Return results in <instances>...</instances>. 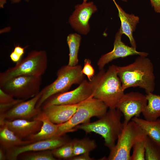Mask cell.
Instances as JSON below:
<instances>
[{
    "label": "cell",
    "mask_w": 160,
    "mask_h": 160,
    "mask_svg": "<svg viewBox=\"0 0 160 160\" xmlns=\"http://www.w3.org/2000/svg\"><path fill=\"white\" fill-rule=\"evenodd\" d=\"M109 109L98 120L80 124L75 129L82 130L87 134L94 132L101 135L105 146L110 150L115 145L124 124L121 121V113L116 108Z\"/></svg>",
    "instance_id": "3"
},
{
    "label": "cell",
    "mask_w": 160,
    "mask_h": 160,
    "mask_svg": "<svg viewBox=\"0 0 160 160\" xmlns=\"http://www.w3.org/2000/svg\"><path fill=\"white\" fill-rule=\"evenodd\" d=\"M4 124L21 139L27 137L38 132L42 126V122L38 120L30 121L18 119L12 121L4 120L0 123Z\"/></svg>",
    "instance_id": "15"
},
{
    "label": "cell",
    "mask_w": 160,
    "mask_h": 160,
    "mask_svg": "<svg viewBox=\"0 0 160 160\" xmlns=\"http://www.w3.org/2000/svg\"><path fill=\"white\" fill-rule=\"evenodd\" d=\"M78 104L53 105L42 109V111L53 123L60 124L70 119L76 111Z\"/></svg>",
    "instance_id": "16"
},
{
    "label": "cell",
    "mask_w": 160,
    "mask_h": 160,
    "mask_svg": "<svg viewBox=\"0 0 160 160\" xmlns=\"http://www.w3.org/2000/svg\"><path fill=\"white\" fill-rule=\"evenodd\" d=\"M118 72V66L113 65L106 71L100 70L91 81L93 97L103 102L109 108H116L124 94Z\"/></svg>",
    "instance_id": "2"
},
{
    "label": "cell",
    "mask_w": 160,
    "mask_h": 160,
    "mask_svg": "<svg viewBox=\"0 0 160 160\" xmlns=\"http://www.w3.org/2000/svg\"><path fill=\"white\" fill-rule=\"evenodd\" d=\"M25 48H23L19 45L16 46L13 50L17 54L22 57L24 53Z\"/></svg>",
    "instance_id": "33"
},
{
    "label": "cell",
    "mask_w": 160,
    "mask_h": 160,
    "mask_svg": "<svg viewBox=\"0 0 160 160\" xmlns=\"http://www.w3.org/2000/svg\"><path fill=\"white\" fill-rule=\"evenodd\" d=\"M94 159L90 156L89 153H85L73 156L70 160H92Z\"/></svg>",
    "instance_id": "30"
},
{
    "label": "cell",
    "mask_w": 160,
    "mask_h": 160,
    "mask_svg": "<svg viewBox=\"0 0 160 160\" xmlns=\"http://www.w3.org/2000/svg\"><path fill=\"white\" fill-rule=\"evenodd\" d=\"M82 69L80 65L70 66L67 65L62 66L57 72L56 79L41 90V96L36 108H40L44 101L51 96L68 91L74 84H80L84 76L81 72Z\"/></svg>",
    "instance_id": "5"
},
{
    "label": "cell",
    "mask_w": 160,
    "mask_h": 160,
    "mask_svg": "<svg viewBox=\"0 0 160 160\" xmlns=\"http://www.w3.org/2000/svg\"><path fill=\"white\" fill-rule=\"evenodd\" d=\"M51 151L55 158L70 160L73 156L72 140H69L63 145L51 150Z\"/></svg>",
    "instance_id": "26"
},
{
    "label": "cell",
    "mask_w": 160,
    "mask_h": 160,
    "mask_svg": "<svg viewBox=\"0 0 160 160\" xmlns=\"http://www.w3.org/2000/svg\"><path fill=\"white\" fill-rule=\"evenodd\" d=\"M47 66V57L44 51H33L13 66L0 73V84L20 76L41 77Z\"/></svg>",
    "instance_id": "4"
},
{
    "label": "cell",
    "mask_w": 160,
    "mask_h": 160,
    "mask_svg": "<svg viewBox=\"0 0 160 160\" xmlns=\"http://www.w3.org/2000/svg\"><path fill=\"white\" fill-rule=\"evenodd\" d=\"M6 3V0H0V6L1 8L3 7L4 4Z\"/></svg>",
    "instance_id": "35"
},
{
    "label": "cell",
    "mask_w": 160,
    "mask_h": 160,
    "mask_svg": "<svg viewBox=\"0 0 160 160\" xmlns=\"http://www.w3.org/2000/svg\"><path fill=\"white\" fill-rule=\"evenodd\" d=\"M146 136L144 131L134 121L131 120L127 124H124L116 143L110 149L109 154L105 159L130 160V151L134 145L137 141Z\"/></svg>",
    "instance_id": "7"
},
{
    "label": "cell",
    "mask_w": 160,
    "mask_h": 160,
    "mask_svg": "<svg viewBox=\"0 0 160 160\" xmlns=\"http://www.w3.org/2000/svg\"><path fill=\"white\" fill-rule=\"evenodd\" d=\"M24 160H55L51 150L29 151L19 155L17 158Z\"/></svg>",
    "instance_id": "25"
},
{
    "label": "cell",
    "mask_w": 160,
    "mask_h": 160,
    "mask_svg": "<svg viewBox=\"0 0 160 160\" xmlns=\"http://www.w3.org/2000/svg\"><path fill=\"white\" fill-rule=\"evenodd\" d=\"M10 57L11 60L13 62L17 63L21 59L22 57L13 51L11 53L10 55Z\"/></svg>",
    "instance_id": "32"
},
{
    "label": "cell",
    "mask_w": 160,
    "mask_h": 160,
    "mask_svg": "<svg viewBox=\"0 0 160 160\" xmlns=\"http://www.w3.org/2000/svg\"><path fill=\"white\" fill-rule=\"evenodd\" d=\"M143 56L137 58L126 65L118 66V75L123 89L139 87L146 94L153 93L155 87V76L153 64L148 58Z\"/></svg>",
    "instance_id": "1"
},
{
    "label": "cell",
    "mask_w": 160,
    "mask_h": 160,
    "mask_svg": "<svg viewBox=\"0 0 160 160\" xmlns=\"http://www.w3.org/2000/svg\"><path fill=\"white\" fill-rule=\"evenodd\" d=\"M147 103L142 113L145 119L155 120L160 117V95L149 93L145 95Z\"/></svg>",
    "instance_id": "21"
},
{
    "label": "cell",
    "mask_w": 160,
    "mask_h": 160,
    "mask_svg": "<svg viewBox=\"0 0 160 160\" xmlns=\"http://www.w3.org/2000/svg\"><path fill=\"white\" fill-rule=\"evenodd\" d=\"M13 3H17L19 2L21 0H11ZM26 1H28V0H25Z\"/></svg>",
    "instance_id": "36"
},
{
    "label": "cell",
    "mask_w": 160,
    "mask_h": 160,
    "mask_svg": "<svg viewBox=\"0 0 160 160\" xmlns=\"http://www.w3.org/2000/svg\"><path fill=\"white\" fill-rule=\"evenodd\" d=\"M3 148L1 147L0 148V160H4L7 159L6 155L4 151Z\"/></svg>",
    "instance_id": "34"
},
{
    "label": "cell",
    "mask_w": 160,
    "mask_h": 160,
    "mask_svg": "<svg viewBox=\"0 0 160 160\" xmlns=\"http://www.w3.org/2000/svg\"><path fill=\"white\" fill-rule=\"evenodd\" d=\"M146 136L137 141L133 146V153L130 160H145V141Z\"/></svg>",
    "instance_id": "28"
},
{
    "label": "cell",
    "mask_w": 160,
    "mask_h": 160,
    "mask_svg": "<svg viewBox=\"0 0 160 160\" xmlns=\"http://www.w3.org/2000/svg\"><path fill=\"white\" fill-rule=\"evenodd\" d=\"M108 107L103 102L92 96L78 104L72 117L64 123L58 124L57 136L63 135L76 130L78 125L89 122L93 117L100 118L107 111Z\"/></svg>",
    "instance_id": "6"
},
{
    "label": "cell",
    "mask_w": 160,
    "mask_h": 160,
    "mask_svg": "<svg viewBox=\"0 0 160 160\" xmlns=\"http://www.w3.org/2000/svg\"><path fill=\"white\" fill-rule=\"evenodd\" d=\"M113 0L118 9L119 16L121 21V26L119 30L122 34H124L128 37L131 46L136 48V44L133 37V33L135 31L136 25L139 22V17L134 14L127 13L115 0Z\"/></svg>",
    "instance_id": "17"
},
{
    "label": "cell",
    "mask_w": 160,
    "mask_h": 160,
    "mask_svg": "<svg viewBox=\"0 0 160 160\" xmlns=\"http://www.w3.org/2000/svg\"><path fill=\"white\" fill-rule=\"evenodd\" d=\"M81 39V36L76 33L70 34L67 37V41L69 50L68 65L69 66H75L78 63V53Z\"/></svg>",
    "instance_id": "22"
},
{
    "label": "cell",
    "mask_w": 160,
    "mask_h": 160,
    "mask_svg": "<svg viewBox=\"0 0 160 160\" xmlns=\"http://www.w3.org/2000/svg\"><path fill=\"white\" fill-rule=\"evenodd\" d=\"M145 160H160V145L146 135L145 141Z\"/></svg>",
    "instance_id": "24"
},
{
    "label": "cell",
    "mask_w": 160,
    "mask_h": 160,
    "mask_svg": "<svg viewBox=\"0 0 160 160\" xmlns=\"http://www.w3.org/2000/svg\"><path fill=\"white\" fill-rule=\"evenodd\" d=\"M41 95V91L34 97L27 101L22 100L16 104L4 113L0 114V123L4 120L12 121L22 119L33 120L41 111L36 105Z\"/></svg>",
    "instance_id": "10"
},
{
    "label": "cell",
    "mask_w": 160,
    "mask_h": 160,
    "mask_svg": "<svg viewBox=\"0 0 160 160\" xmlns=\"http://www.w3.org/2000/svg\"><path fill=\"white\" fill-rule=\"evenodd\" d=\"M41 81V77L19 76L0 84V89L17 99L25 100L40 91Z\"/></svg>",
    "instance_id": "8"
},
{
    "label": "cell",
    "mask_w": 160,
    "mask_h": 160,
    "mask_svg": "<svg viewBox=\"0 0 160 160\" xmlns=\"http://www.w3.org/2000/svg\"><path fill=\"white\" fill-rule=\"evenodd\" d=\"M33 119L41 121L42 126L38 132L27 137V140L33 142L49 139L56 136L58 124L52 122L42 111Z\"/></svg>",
    "instance_id": "18"
},
{
    "label": "cell",
    "mask_w": 160,
    "mask_h": 160,
    "mask_svg": "<svg viewBox=\"0 0 160 160\" xmlns=\"http://www.w3.org/2000/svg\"><path fill=\"white\" fill-rule=\"evenodd\" d=\"M151 5L156 13L160 14V0H150Z\"/></svg>",
    "instance_id": "31"
},
{
    "label": "cell",
    "mask_w": 160,
    "mask_h": 160,
    "mask_svg": "<svg viewBox=\"0 0 160 160\" xmlns=\"http://www.w3.org/2000/svg\"><path fill=\"white\" fill-rule=\"evenodd\" d=\"M97 10L96 7L92 2H83L76 6L75 11L69 18V23L76 31L86 34L90 30L89 19Z\"/></svg>",
    "instance_id": "14"
},
{
    "label": "cell",
    "mask_w": 160,
    "mask_h": 160,
    "mask_svg": "<svg viewBox=\"0 0 160 160\" xmlns=\"http://www.w3.org/2000/svg\"><path fill=\"white\" fill-rule=\"evenodd\" d=\"M147 102L146 95L139 92L124 94L116 107L124 116V124H127L133 117L139 116Z\"/></svg>",
    "instance_id": "11"
},
{
    "label": "cell",
    "mask_w": 160,
    "mask_h": 160,
    "mask_svg": "<svg viewBox=\"0 0 160 160\" xmlns=\"http://www.w3.org/2000/svg\"><path fill=\"white\" fill-rule=\"evenodd\" d=\"M69 140L63 135L56 136L49 139L15 147L7 150V159L10 160H16L19 155L24 152L52 150L63 145Z\"/></svg>",
    "instance_id": "12"
},
{
    "label": "cell",
    "mask_w": 160,
    "mask_h": 160,
    "mask_svg": "<svg viewBox=\"0 0 160 160\" xmlns=\"http://www.w3.org/2000/svg\"><path fill=\"white\" fill-rule=\"evenodd\" d=\"M81 72L84 75L87 77L89 81H91L95 76V71L91 65V62L89 59L84 60V65L82 68Z\"/></svg>",
    "instance_id": "29"
},
{
    "label": "cell",
    "mask_w": 160,
    "mask_h": 160,
    "mask_svg": "<svg viewBox=\"0 0 160 160\" xmlns=\"http://www.w3.org/2000/svg\"><path fill=\"white\" fill-rule=\"evenodd\" d=\"M87 0H83V2H87Z\"/></svg>",
    "instance_id": "37"
},
{
    "label": "cell",
    "mask_w": 160,
    "mask_h": 160,
    "mask_svg": "<svg viewBox=\"0 0 160 160\" xmlns=\"http://www.w3.org/2000/svg\"><path fill=\"white\" fill-rule=\"evenodd\" d=\"M93 92L91 82L84 79L75 89L51 96L44 101L40 108L53 105L77 104L93 96Z\"/></svg>",
    "instance_id": "9"
},
{
    "label": "cell",
    "mask_w": 160,
    "mask_h": 160,
    "mask_svg": "<svg viewBox=\"0 0 160 160\" xmlns=\"http://www.w3.org/2000/svg\"><path fill=\"white\" fill-rule=\"evenodd\" d=\"M73 156L90 153L97 146L95 141L87 138L72 140Z\"/></svg>",
    "instance_id": "23"
},
{
    "label": "cell",
    "mask_w": 160,
    "mask_h": 160,
    "mask_svg": "<svg viewBox=\"0 0 160 160\" xmlns=\"http://www.w3.org/2000/svg\"><path fill=\"white\" fill-rule=\"evenodd\" d=\"M132 120L135 122L146 135L160 145V119L150 121L134 117Z\"/></svg>",
    "instance_id": "20"
},
{
    "label": "cell",
    "mask_w": 160,
    "mask_h": 160,
    "mask_svg": "<svg viewBox=\"0 0 160 160\" xmlns=\"http://www.w3.org/2000/svg\"><path fill=\"white\" fill-rule=\"evenodd\" d=\"M31 143L32 142L30 140H23L5 125H0V143L3 148L7 150Z\"/></svg>",
    "instance_id": "19"
},
{
    "label": "cell",
    "mask_w": 160,
    "mask_h": 160,
    "mask_svg": "<svg viewBox=\"0 0 160 160\" xmlns=\"http://www.w3.org/2000/svg\"><path fill=\"white\" fill-rule=\"evenodd\" d=\"M23 100H25L15 99L0 89V111L1 112H5L15 105Z\"/></svg>",
    "instance_id": "27"
},
{
    "label": "cell",
    "mask_w": 160,
    "mask_h": 160,
    "mask_svg": "<svg viewBox=\"0 0 160 160\" xmlns=\"http://www.w3.org/2000/svg\"><path fill=\"white\" fill-rule=\"evenodd\" d=\"M122 34L119 30L116 35L113 50L102 55L99 58L97 64L100 70L103 69L106 64L119 58H124L134 55L147 57L148 55L146 52H138L136 50V48L125 44L121 41Z\"/></svg>",
    "instance_id": "13"
}]
</instances>
